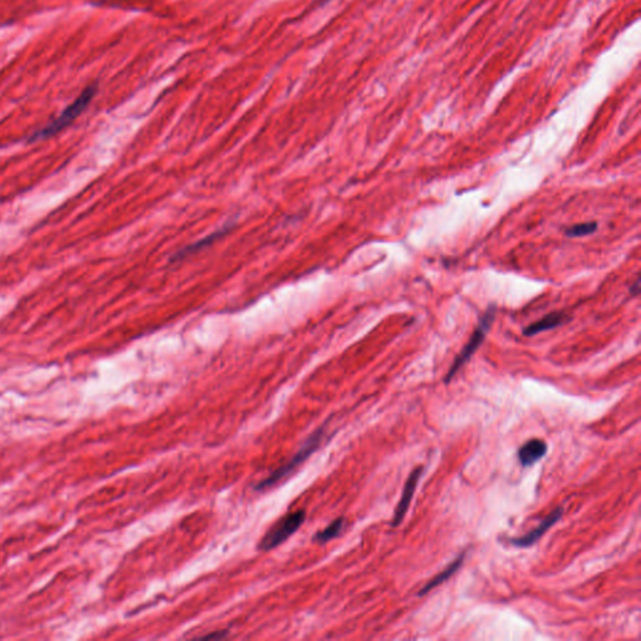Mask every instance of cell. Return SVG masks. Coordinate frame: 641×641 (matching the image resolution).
I'll return each mask as SVG.
<instances>
[{
	"mask_svg": "<svg viewBox=\"0 0 641 641\" xmlns=\"http://www.w3.org/2000/svg\"><path fill=\"white\" fill-rule=\"evenodd\" d=\"M324 427H321V428H318L317 431L312 433L309 439H306L303 446L295 452V456L289 461L286 462L282 468L276 470L274 472L271 474L269 477H267L263 481H261L256 486V489L258 491L266 490V489L274 486L276 483H280L285 477H289L295 471V468H298L300 465H302L303 462L306 461L311 455L317 450L319 445H321V442H322V439H324Z\"/></svg>",
	"mask_w": 641,
	"mask_h": 641,
	"instance_id": "6da1fadb",
	"label": "cell"
},
{
	"mask_svg": "<svg viewBox=\"0 0 641 641\" xmlns=\"http://www.w3.org/2000/svg\"><path fill=\"white\" fill-rule=\"evenodd\" d=\"M495 316H496V307H495V304H491L487 311L483 313V317L480 318V322H479V326L474 332V335L471 336L470 341L462 348L461 352L459 353V356L456 357L452 366L448 370L446 377H445L446 383H448L454 378L455 375L461 370V367H463V365L477 351V348L481 346L483 339L486 337V333L490 330L491 324H494Z\"/></svg>",
	"mask_w": 641,
	"mask_h": 641,
	"instance_id": "7a4b0ae2",
	"label": "cell"
},
{
	"mask_svg": "<svg viewBox=\"0 0 641 641\" xmlns=\"http://www.w3.org/2000/svg\"><path fill=\"white\" fill-rule=\"evenodd\" d=\"M95 93H97V84L86 88V90L80 94V97L73 101L68 108H65L64 112L54 122L48 124L43 130L36 132V134L30 138V141L34 142V141H39L44 138L51 137L60 130H64L66 125H69L77 117L80 116L84 112V109L87 108L88 104L92 101Z\"/></svg>",
	"mask_w": 641,
	"mask_h": 641,
	"instance_id": "3957f363",
	"label": "cell"
},
{
	"mask_svg": "<svg viewBox=\"0 0 641 641\" xmlns=\"http://www.w3.org/2000/svg\"><path fill=\"white\" fill-rule=\"evenodd\" d=\"M304 520L306 512L303 510L291 512L283 516L265 533V536L261 539L258 548L261 551H271L274 548H278L303 525Z\"/></svg>",
	"mask_w": 641,
	"mask_h": 641,
	"instance_id": "277c9868",
	"label": "cell"
},
{
	"mask_svg": "<svg viewBox=\"0 0 641 641\" xmlns=\"http://www.w3.org/2000/svg\"><path fill=\"white\" fill-rule=\"evenodd\" d=\"M422 471H424L422 468H415L409 476L407 481L404 483L402 496L400 498V503L397 505L396 510H395V516L392 519V526L400 525L402 522V520L404 519L406 513L409 511V507H410L411 500L415 495V491L418 487V480L422 475Z\"/></svg>",
	"mask_w": 641,
	"mask_h": 641,
	"instance_id": "5b68a950",
	"label": "cell"
},
{
	"mask_svg": "<svg viewBox=\"0 0 641 641\" xmlns=\"http://www.w3.org/2000/svg\"><path fill=\"white\" fill-rule=\"evenodd\" d=\"M561 506H560V507H556L554 511L551 512L548 516H546L545 519L541 521L540 525L533 529V531L526 533L524 536L511 539L510 542H511L513 546H516V548H529V546H531L536 541L541 539V536H544V533H546L551 526H554L555 524L559 521V519L561 518Z\"/></svg>",
	"mask_w": 641,
	"mask_h": 641,
	"instance_id": "8992f818",
	"label": "cell"
},
{
	"mask_svg": "<svg viewBox=\"0 0 641 641\" xmlns=\"http://www.w3.org/2000/svg\"><path fill=\"white\" fill-rule=\"evenodd\" d=\"M548 451V445L545 441L539 439H533L527 441L525 445L520 447L518 457L524 468H529L535 462L542 459Z\"/></svg>",
	"mask_w": 641,
	"mask_h": 641,
	"instance_id": "52a82bcc",
	"label": "cell"
},
{
	"mask_svg": "<svg viewBox=\"0 0 641 641\" xmlns=\"http://www.w3.org/2000/svg\"><path fill=\"white\" fill-rule=\"evenodd\" d=\"M565 321H568V316L565 313H562V312L548 313L545 317L541 318V319L533 322L530 326H527L524 330V336H535V335H537L540 332L553 330V328H556L557 326L564 324Z\"/></svg>",
	"mask_w": 641,
	"mask_h": 641,
	"instance_id": "ba28073f",
	"label": "cell"
},
{
	"mask_svg": "<svg viewBox=\"0 0 641 641\" xmlns=\"http://www.w3.org/2000/svg\"><path fill=\"white\" fill-rule=\"evenodd\" d=\"M463 559H465V554L459 555L457 559L451 562V564L447 566L446 569L442 570L439 574H437L436 577H433L428 583H426L425 586L418 592V596H424L427 592H430L433 589H435L436 586H439L441 583H445L447 579H450V577H452L455 572L459 570V568L461 566Z\"/></svg>",
	"mask_w": 641,
	"mask_h": 641,
	"instance_id": "9c48e42d",
	"label": "cell"
},
{
	"mask_svg": "<svg viewBox=\"0 0 641 641\" xmlns=\"http://www.w3.org/2000/svg\"><path fill=\"white\" fill-rule=\"evenodd\" d=\"M343 526H345V519L343 518H339V519L332 521L330 525L327 526L326 529H324L322 531L316 533L313 540L317 541V542H327V541L332 540L335 537H337L342 533L343 530Z\"/></svg>",
	"mask_w": 641,
	"mask_h": 641,
	"instance_id": "30bf717a",
	"label": "cell"
},
{
	"mask_svg": "<svg viewBox=\"0 0 641 641\" xmlns=\"http://www.w3.org/2000/svg\"><path fill=\"white\" fill-rule=\"evenodd\" d=\"M598 230V223L596 222H585V223L575 224L566 230V236L569 237H583L588 236Z\"/></svg>",
	"mask_w": 641,
	"mask_h": 641,
	"instance_id": "8fae6325",
	"label": "cell"
},
{
	"mask_svg": "<svg viewBox=\"0 0 641 641\" xmlns=\"http://www.w3.org/2000/svg\"><path fill=\"white\" fill-rule=\"evenodd\" d=\"M228 631H219V633H216V634L206 635V636H202V639L204 640H208V639H222L224 636H227Z\"/></svg>",
	"mask_w": 641,
	"mask_h": 641,
	"instance_id": "7c38bea8",
	"label": "cell"
},
{
	"mask_svg": "<svg viewBox=\"0 0 641 641\" xmlns=\"http://www.w3.org/2000/svg\"><path fill=\"white\" fill-rule=\"evenodd\" d=\"M639 285H640V281H639V278H636V281H635L634 285H633L631 289H630L631 295H638V293H639Z\"/></svg>",
	"mask_w": 641,
	"mask_h": 641,
	"instance_id": "4fadbf2b",
	"label": "cell"
}]
</instances>
